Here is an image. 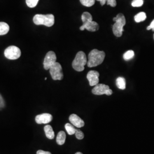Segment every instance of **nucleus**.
I'll return each mask as SVG.
<instances>
[{
	"mask_svg": "<svg viewBox=\"0 0 154 154\" xmlns=\"http://www.w3.org/2000/svg\"><path fill=\"white\" fill-rule=\"evenodd\" d=\"M55 22L53 14H36L33 17V22L37 25H43L47 27L52 26Z\"/></svg>",
	"mask_w": 154,
	"mask_h": 154,
	"instance_id": "3",
	"label": "nucleus"
},
{
	"mask_svg": "<svg viewBox=\"0 0 154 154\" xmlns=\"http://www.w3.org/2000/svg\"><path fill=\"white\" fill-rule=\"evenodd\" d=\"M113 21L115 23L112 26V32L117 37H120L122 35L123 32V27L126 25V18L122 13L117 14L116 17L113 18Z\"/></svg>",
	"mask_w": 154,
	"mask_h": 154,
	"instance_id": "2",
	"label": "nucleus"
},
{
	"mask_svg": "<svg viewBox=\"0 0 154 154\" xmlns=\"http://www.w3.org/2000/svg\"><path fill=\"white\" fill-rule=\"evenodd\" d=\"M53 116L48 113H44L35 116V122L38 124H47L52 121Z\"/></svg>",
	"mask_w": 154,
	"mask_h": 154,
	"instance_id": "11",
	"label": "nucleus"
},
{
	"mask_svg": "<svg viewBox=\"0 0 154 154\" xmlns=\"http://www.w3.org/2000/svg\"><path fill=\"white\" fill-rule=\"evenodd\" d=\"M143 0H133L131 5L133 7H140L143 5Z\"/></svg>",
	"mask_w": 154,
	"mask_h": 154,
	"instance_id": "23",
	"label": "nucleus"
},
{
	"mask_svg": "<svg viewBox=\"0 0 154 154\" xmlns=\"http://www.w3.org/2000/svg\"><path fill=\"white\" fill-rule=\"evenodd\" d=\"M75 137L76 138L79 139V140H81L83 139L84 138V134L80 130H77L76 132L75 133Z\"/></svg>",
	"mask_w": 154,
	"mask_h": 154,
	"instance_id": "24",
	"label": "nucleus"
},
{
	"mask_svg": "<svg viewBox=\"0 0 154 154\" xmlns=\"http://www.w3.org/2000/svg\"><path fill=\"white\" fill-rule=\"evenodd\" d=\"M146 18L147 16L144 12H140L134 17V20L135 22L139 23L144 21L146 19Z\"/></svg>",
	"mask_w": 154,
	"mask_h": 154,
	"instance_id": "17",
	"label": "nucleus"
},
{
	"mask_svg": "<svg viewBox=\"0 0 154 154\" xmlns=\"http://www.w3.org/2000/svg\"><path fill=\"white\" fill-rule=\"evenodd\" d=\"M98 1L100 2V4L102 6H103L106 4V2H107V0H97Z\"/></svg>",
	"mask_w": 154,
	"mask_h": 154,
	"instance_id": "29",
	"label": "nucleus"
},
{
	"mask_svg": "<svg viewBox=\"0 0 154 154\" xmlns=\"http://www.w3.org/2000/svg\"><path fill=\"white\" fill-rule=\"evenodd\" d=\"M65 127V128H66V131L67 132L68 134L70 135L74 134L76 132L77 129L70 123H66Z\"/></svg>",
	"mask_w": 154,
	"mask_h": 154,
	"instance_id": "18",
	"label": "nucleus"
},
{
	"mask_svg": "<svg viewBox=\"0 0 154 154\" xmlns=\"http://www.w3.org/2000/svg\"><path fill=\"white\" fill-rule=\"evenodd\" d=\"M57 60V57L55 55V53L54 51H50L46 55H45V57L44 61V67L45 70H49L50 68L53 66Z\"/></svg>",
	"mask_w": 154,
	"mask_h": 154,
	"instance_id": "8",
	"label": "nucleus"
},
{
	"mask_svg": "<svg viewBox=\"0 0 154 154\" xmlns=\"http://www.w3.org/2000/svg\"><path fill=\"white\" fill-rule=\"evenodd\" d=\"M105 58V53L103 51L98 50H91L88 56V61L87 65L88 67H93L102 64Z\"/></svg>",
	"mask_w": 154,
	"mask_h": 154,
	"instance_id": "1",
	"label": "nucleus"
},
{
	"mask_svg": "<svg viewBox=\"0 0 154 154\" xmlns=\"http://www.w3.org/2000/svg\"><path fill=\"white\" fill-rule=\"evenodd\" d=\"M69 121L75 127L78 128H81L84 126L85 122L82 119L76 114H72L69 116Z\"/></svg>",
	"mask_w": 154,
	"mask_h": 154,
	"instance_id": "12",
	"label": "nucleus"
},
{
	"mask_svg": "<svg viewBox=\"0 0 154 154\" xmlns=\"http://www.w3.org/2000/svg\"><path fill=\"white\" fill-rule=\"evenodd\" d=\"M99 25L98 23H97L93 21H88V22L83 23V25L80 27L81 30H84L85 29L88 30L90 32H96L99 29Z\"/></svg>",
	"mask_w": 154,
	"mask_h": 154,
	"instance_id": "10",
	"label": "nucleus"
},
{
	"mask_svg": "<svg viewBox=\"0 0 154 154\" xmlns=\"http://www.w3.org/2000/svg\"><path fill=\"white\" fill-rule=\"evenodd\" d=\"M134 57V51L133 50H128L124 54L123 58L125 61H128L131 60Z\"/></svg>",
	"mask_w": 154,
	"mask_h": 154,
	"instance_id": "20",
	"label": "nucleus"
},
{
	"mask_svg": "<svg viewBox=\"0 0 154 154\" xmlns=\"http://www.w3.org/2000/svg\"></svg>",
	"mask_w": 154,
	"mask_h": 154,
	"instance_id": "31",
	"label": "nucleus"
},
{
	"mask_svg": "<svg viewBox=\"0 0 154 154\" xmlns=\"http://www.w3.org/2000/svg\"><path fill=\"white\" fill-rule=\"evenodd\" d=\"M5 106V101L0 94V108H3Z\"/></svg>",
	"mask_w": 154,
	"mask_h": 154,
	"instance_id": "26",
	"label": "nucleus"
},
{
	"mask_svg": "<svg viewBox=\"0 0 154 154\" xmlns=\"http://www.w3.org/2000/svg\"><path fill=\"white\" fill-rule=\"evenodd\" d=\"M37 154H51V153L48 151H45L43 150H38L37 152Z\"/></svg>",
	"mask_w": 154,
	"mask_h": 154,
	"instance_id": "28",
	"label": "nucleus"
},
{
	"mask_svg": "<svg viewBox=\"0 0 154 154\" xmlns=\"http://www.w3.org/2000/svg\"><path fill=\"white\" fill-rule=\"evenodd\" d=\"M95 0H80L83 5L86 7H91L94 5Z\"/></svg>",
	"mask_w": 154,
	"mask_h": 154,
	"instance_id": "21",
	"label": "nucleus"
},
{
	"mask_svg": "<svg viewBox=\"0 0 154 154\" xmlns=\"http://www.w3.org/2000/svg\"><path fill=\"white\" fill-rule=\"evenodd\" d=\"M147 29L148 30L152 29L153 31H154V20H153V21L150 23V25L147 28Z\"/></svg>",
	"mask_w": 154,
	"mask_h": 154,
	"instance_id": "27",
	"label": "nucleus"
},
{
	"mask_svg": "<svg viewBox=\"0 0 154 154\" xmlns=\"http://www.w3.org/2000/svg\"><path fill=\"white\" fill-rule=\"evenodd\" d=\"M87 57L83 51L77 53L74 61L72 63V68L77 72H82L85 69V66L87 64Z\"/></svg>",
	"mask_w": 154,
	"mask_h": 154,
	"instance_id": "4",
	"label": "nucleus"
},
{
	"mask_svg": "<svg viewBox=\"0 0 154 154\" xmlns=\"http://www.w3.org/2000/svg\"><path fill=\"white\" fill-rule=\"evenodd\" d=\"M4 55L6 58L11 60H14L20 57L21 55V51L18 47L15 46H11L7 48L4 51Z\"/></svg>",
	"mask_w": 154,
	"mask_h": 154,
	"instance_id": "6",
	"label": "nucleus"
},
{
	"mask_svg": "<svg viewBox=\"0 0 154 154\" xmlns=\"http://www.w3.org/2000/svg\"><path fill=\"white\" fill-rule=\"evenodd\" d=\"M82 21L83 23L93 21V17L88 12H84L82 15Z\"/></svg>",
	"mask_w": 154,
	"mask_h": 154,
	"instance_id": "19",
	"label": "nucleus"
},
{
	"mask_svg": "<svg viewBox=\"0 0 154 154\" xmlns=\"http://www.w3.org/2000/svg\"><path fill=\"white\" fill-rule=\"evenodd\" d=\"M49 72L53 80L61 81L63 78V74L61 64L58 62L55 63L49 69Z\"/></svg>",
	"mask_w": 154,
	"mask_h": 154,
	"instance_id": "5",
	"label": "nucleus"
},
{
	"mask_svg": "<svg viewBox=\"0 0 154 154\" xmlns=\"http://www.w3.org/2000/svg\"><path fill=\"white\" fill-rule=\"evenodd\" d=\"M99 73L95 70H91L87 74V78L91 86H95L99 83Z\"/></svg>",
	"mask_w": 154,
	"mask_h": 154,
	"instance_id": "9",
	"label": "nucleus"
},
{
	"mask_svg": "<svg viewBox=\"0 0 154 154\" xmlns=\"http://www.w3.org/2000/svg\"><path fill=\"white\" fill-rule=\"evenodd\" d=\"M44 131L46 137L49 139H53L54 138L55 134L52 127L50 125H46L44 127Z\"/></svg>",
	"mask_w": 154,
	"mask_h": 154,
	"instance_id": "13",
	"label": "nucleus"
},
{
	"mask_svg": "<svg viewBox=\"0 0 154 154\" xmlns=\"http://www.w3.org/2000/svg\"><path fill=\"white\" fill-rule=\"evenodd\" d=\"M92 93L94 95H101L106 94L107 95H111L112 94V91L110 89L108 85L104 84H98L92 90Z\"/></svg>",
	"mask_w": 154,
	"mask_h": 154,
	"instance_id": "7",
	"label": "nucleus"
},
{
	"mask_svg": "<svg viewBox=\"0 0 154 154\" xmlns=\"http://www.w3.org/2000/svg\"><path fill=\"white\" fill-rule=\"evenodd\" d=\"M116 85L118 88L121 90L126 88V80L123 77H118L116 80Z\"/></svg>",
	"mask_w": 154,
	"mask_h": 154,
	"instance_id": "16",
	"label": "nucleus"
},
{
	"mask_svg": "<svg viewBox=\"0 0 154 154\" xmlns=\"http://www.w3.org/2000/svg\"><path fill=\"white\" fill-rule=\"evenodd\" d=\"M66 140V134L64 131H61L58 132L57 137V143L59 145H63Z\"/></svg>",
	"mask_w": 154,
	"mask_h": 154,
	"instance_id": "14",
	"label": "nucleus"
},
{
	"mask_svg": "<svg viewBox=\"0 0 154 154\" xmlns=\"http://www.w3.org/2000/svg\"><path fill=\"white\" fill-rule=\"evenodd\" d=\"M107 5H110L111 7H116V0H107Z\"/></svg>",
	"mask_w": 154,
	"mask_h": 154,
	"instance_id": "25",
	"label": "nucleus"
},
{
	"mask_svg": "<svg viewBox=\"0 0 154 154\" xmlns=\"http://www.w3.org/2000/svg\"><path fill=\"white\" fill-rule=\"evenodd\" d=\"M39 0H26V3L28 7L33 8L37 5Z\"/></svg>",
	"mask_w": 154,
	"mask_h": 154,
	"instance_id": "22",
	"label": "nucleus"
},
{
	"mask_svg": "<svg viewBox=\"0 0 154 154\" xmlns=\"http://www.w3.org/2000/svg\"><path fill=\"white\" fill-rule=\"evenodd\" d=\"M9 26L6 22H0V35H5L9 31Z\"/></svg>",
	"mask_w": 154,
	"mask_h": 154,
	"instance_id": "15",
	"label": "nucleus"
},
{
	"mask_svg": "<svg viewBox=\"0 0 154 154\" xmlns=\"http://www.w3.org/2000/svg\"><path fill=\"white\" fill-rule=\"evenodd\" d=\"M75 154H83L82 153H81V152H78L77 153H75Z\"/></svg>",
	"mask_w": 154,
	"mask_h": 154,
	"instance_id": "30",
	"label": "nucleus"
}]
</instances>
